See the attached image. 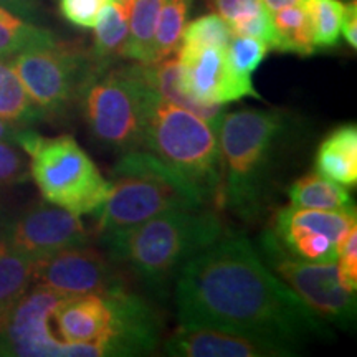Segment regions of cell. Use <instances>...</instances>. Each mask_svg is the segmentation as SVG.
<instances>
[{
	"label": "cell",
	"instance_id": "1",
	"mask_svg": "<svg viewBox=\"0 0 357 357\" xmlns=\"http://www.w3.org/2000/svg\"><path fill=\"white\" fill-rule=\"evenodd\" d=\"M176 305L182 328L240 334L278 346L289 357L311 339L331 336L242 235H223L181 268Z\"/></svg>",
	"mask_w": 357,
	"mask_h": 357
},
{
	"label": "cell",
	"instance_id": "2",
	"mask_svg": "<svg viewBox=\"0 0 357 357\" xmlns=\"http://www.w3.org/2000/svg\"><path fill=\"white\" fill-rule=\"evenodd\" d=\"M296 123L287 111L247 108L223 113L218 124L222 184L218 200L245 222L266 211Z\"/></svg>",
	"mask_w": 357,
	"mask_h": 357
},
{
	"label": "cell",
	"instance_id": "3",
	"mask_svg": "<svg viewBox=\"0 0 357 357\" xmlns=\"http://www.w3.org/2000/svg\"><path fill=\"white\" fill-rule=\"evenodd\" d=\"M223 235L217 213L195 208L164 212L101 243L111 261L128 266L151 293L164 296L181 268Z\"/></svg>",
	"mask_w": 357,
	"mask_h": 357
},
{
	"label": "cell",
	"instance_id": "4",
	"mask_svg": "<svg viewBox=\"0 0 357 357\" xmlns=\"http://www.w3.org/2000/svg\"><path fill=\"white\" fill-rule=\"evenodd\" d=\"M52 321L60 341L89 346L95 357L153 354L160 337L153 307L124 287L61 298Z\"/></svg>",
	"mask_w": 357,
	"mask_h": 357
},
{
	"label": "cell",
	"instance_id": "5",
	"mask_svg": "<svg viewBox=\"0 0 357 357\" xmlns=\"http://www.w3.org/2000/svg\"><path fill=\"white\" fill-rule=\"evenodd\" d=\"M109 194L98 212L101 242L169 211H195L205 202L184 178L144 149L121 154L109 176Z\"/></svg>",
	"mask_w": 357,
	"mask_h": 357
},
{
	"label": "cell",
	"instance_id": "6",
	"mask_svg": "<svg viewBox=\"0 0 357 357\" xmlns=\"http://www.w3.org/2000/svg\"><path fill=\"white\" fill-rule=\"evenodd\" d=\"M158 93L142 75L141 63L113 65L93 71L78 109L91 139L116 154L142 149L147 116Z\"/></svg>",
	"mask_w": 357,
	"mask_h": 357
},
{
	"label": "cell",
	"instance_id": "7",
	"mask_svg": "<svg viewBox=\"0 0 357 357\" xmlns=\"http://www.w3.org/2000/svg\"><path fill=\"white\" fill-rule=\"evenodd\" d=\"M142 149L184 178L205 204L218 199L220 146L215 129L200 116L155 95L147 116Z\"/></svg>",
	"mask_w": 357,
	"mask_h": 357
},
{
	"label": "cell",
	"instance_id": "8",
	"mask_svg": "<svg viewBox=\"0 0 357 357\" xmlns=\"http://www.w3.org/2000/svg\"><path fill=\"white\" fill-rule=\"evenodd\" d=\"M17 144L29 155L30 177L45 202L79 217L101 211L109 194V181L73 136L47 137L25 128Z\"/></svg>",
	"mask_w": 357,
	"mask_h": 357
},
{
	"label": "cell",
	"instance_id": "9",
	"mask_svg": "<svg viewBox=\"0 0 357 357\" xmlns=\"http://www.w3.org/2000/svg\"><path fill=\"white\" fill-rule=\"evenodd\" d=\"M10 63L43 119H61L78 108L84 84L96 70L89 50L58 40L22 52Z\"/></svg>",
	"mask_w": 357,
	"mask_h": 357
},
{
	"label": "cell",
	"instance_id": "10",
	"mask_svg": "<svg viewBox=\"0 0 357 357\" xmlns=\"http://www.w3.org/2000/svg\"><path fill=\"white\" fill-rule=\"evenodd\" d=\"M261 252L266 265L273 268L314 314L328 323L349 328L356 321V291L342 284L336 261L311 263L298 260L283 252L273 235H261Z\"/></svg>",
	"mask_w": 357,
	"mask_h": 357
},
{
	"label": "cell",
	"instance_id": "11",
	"mask_svg": "<svg viewBox=\"0 0 357 357\" xmlns=\"http://www.w3.org/2000/svg\"><path fill=\"white\" fill-rule=\"evenodd\" d=\"M60 294L32 287L0 321V354L19 357H95L89 346L68 344L52 333Z\"/></svg>",
	"mask_w": 357,
	"mask_h": 357
},
{
	"label": "cell",
	"instance_id": "12",
	"mask_svg": "<svg viewBox=\"0 0 357 357\" xmlns=\"http://www.w3.org/2000/svg\"><path fill=\"white\" fill-rule=\"evenodd\" d=\"M0 236L12 250L32 261L93 240L79 215L45 200L0 217Z\"/></svg>",
	"mask_w": 357,
	"mask_h": 357
},
{
	"label": "cell",
	"instance_id": "13",
	"mask_svg": "<svg viewBox=\"0 0 357 357\" xmlns=\"http://www.w3.org/2000/svg\"><path fill=\"white\" fill-rule=\"evenodd\" d=\"M60 296L106 293L124 287L108 255L91 243L71 247L33 261V284Z\"/></svg>",
	"mask_w": 357,
	"mask_h": 357
},
{
	"label": "cell",
	"instance_id": "14",
	"mask_svg": "<svg viewBox=\"0 0 357 357\" xmlns=\"http://www.w3.org/2000/svg\"><path fill=\"white\" fill-rule=\"evenodd\" d=\"M181 83L187 96L204 105L223 106L243 98L261 100L252 79H243L234 73L222 47H178Z\"/></svg>",
	"mask_w": 357,
	"mask_h": 357
},
{
	"label": "cell",
	"instance_id": "15",
	"mask_svg": "<svg viewBox=\"0 0 357 357\" xmlns=\"http://www.w3.org/2000/svg\"><path fill=\"white\" fill-rule=\"evenodd\" d=\"M174 357H289L284 349L257 339L205 328H178L164 344Z\"/></svg>",
	"mask_w": 357,
	"mask_h": 357
},
{
	"label": "cell",
	"instance_id": "16",
	"mask_svg": "<svg viewBox=\"0 0 357 357\" xmlns=\"http://www.w3.org/2000/svg\"><path fill=\"white\" fill-rule=\"evenodd\" d=\"M316 174L344 187L357 184V128L344 124L333 129L321 142L314 158Z\"/></svg>",
	"mask_w": 357,
	"mask_h": 357
},
{
	"label": "cell",
	"instance_id": "17",
	"mask_svg": "<svg viewBox=\"0 0 357 357\" xmlns=\"http://www.w3.org/2000/svg\"><path fill=\"white\" fill-rule=\"evenodd\" d=\"M141 68L147 84L160 98L200 116L204 121L211 124L212 129L218 131V124H220L223 116L222 106L204 105V102L195 101L194 98L185 95L181 83V63H178L177 56L164 58V60L155 61V63H141Z\"/></svg>",
	"mask_w": 357,
	"mask_h": 357
},
{
	"label": "cell",
	"instance_id": "18",
	"mask_svg": "<svg viewBox=\"0 0 357 357\" xmlns=\"http://www.w3.org/2000/svg\"><path fill=\"white\" fill-rule=\"evenodd\" d=\"M354 227H357L356 211L334 212L288 205V207H281L275 213L270 230L273 234H284V231H318V234L328 235L337 245H341L344 236Z\"/></svg>",
	"mask_w": 357,
	"mask_h": 357
},
{
	"label": "cell",
	"instance_id": "19",
	"mask_svg": "<svg viewBox=\"0 0 357 357\" xmlns=\"http://www.w3.org/2000/svg\"><path fill=\"white\" fill-rule=\"evenodd\" d=\"M134 0H111L95 25V42L89 55L98 71L108 70L121 60Z\"/></svg>",
	"mask_w": 357,
	"mask_h": 357
},
{
	"label": "cell",
	"instance_id": "20",
	"mask_svg": "<svg viewBox=\"0 0 357 357\" xmlns=\"http://www.w3.org/2000/svg\"><path fill=\"white\" fill-rule=\"evenodd\" d=\"M288 199L296 207L334 212L356 211L354 200L346 187L321 177L319 174H306L296 178L289 185Z\"/></svg>",
	"mask_w": 357,
	"mask_h": 357
},
{
	"label": "cell",
	"instance_id": "21",
	"mask_svg": "<svg viewBox=\"0 0 357 357\" xmlns=\"http://www.w3.org/2000/svg\"><path fill=\"white\" fill-rule=\"evenodd\" d=\"M276 33V52L311 56L316 53L311 20L303 3L270 12Z\"/></svg>",
	"mask_w": 357,
	"mask_h": 357
},
{
	"label": "cell",
	"instance_id": "22",
	"mask_svg": "<svg viewBox=\"0 0 357 357\" xmlns=\"http://www.w3.org/2000/svg\"><path fill=\"white\" fill-rule=\"evenodd\" d=\"M164 0H134L129 17V30L121 58L134 63H151V50L159 12Z\"/></svg>",
	"mask_w": 357,
	"mask_h": 357
},
{
	"label": "cell",
	"instance_id": "23",
	"mask_svg": "<svg viewBox=\"0 0 357 357\" xmlns=\"http://www.w3.org/2000/svg\"><path fill=\"white\" fill-rule=\"evenodd\" d=\"M33 284V261L12 250L0 236V321Z\"/></svg>",
	"mask_w": 357,
	"mask_h": 357
},
{
	"label": "cell",
	"instance_id": "24",
	"mask_svg": "<svg viewBox=\"0 0 357 357\" xmlns=\"http://www.w3.org/2000/svg\"><path fill=\"white\" fill-rule=\"evenodd\" d=\"M55 42L56 37L50 30L0 7V58L10 60L30 48L45 47Z\"/></svg>",
	"mask_w": 357,
	"mask_h": 357
},
{
	"label": "cell",
	"instance_id": "25",
	"mask_svg": "<svg viewBox=\"0 0 357 357\" xmlns=\"http://www.w3.org/2000/svg\"><path fill=\"white\" fill-rule=\"evenodd\" d=\"M0 118L26 128L43 121L42 113L26 95L10 60L3 58H0Z\"/></svg>",
	"mask_w": 357,
	"mask_h": 357
},
{
	"label": "cell",
	"instance_id": "26",
	"mask_svg": "<svg viewBox=\"0 0 357 357\" xmlns=\"http://www.w3.org/2000/svg\"><path fill=\"white\" fill-rule=\"evenodd\" d=\"M194 0H164L155 25L151 63L176 55Z\"/></svg>",
	"mask_w": 357,
	"mask_h": 357
},
{
	"label": "cell",
	"instance_id": "27",
	"mask_svg": "<svg viewBox=\"0 0 357 357\" xmlns=\"http://www.w3.org/2000/svg\"><path fill=\"white\" fill-rule=\"evenodd\" d=\"M311 20L312 42L318 48H334L341 38L346 3L341 0H301Z\"/></svg>",
	"mask_w": 357,
	"mask_h": 357
},
{
	"label": "cell",
	"instance_id": "28",
	"mask_svg": "<svg viewBox=\"0 0 357 357\" xmlns=\"http://www.w3.org/2000/svg\"><path fill=\"white\" fill-rule=\"evenodd\" d=\"M231 38L230 26L218 13H208L199 19L187 22L181 47L199 48V47H222L227 48Z\"/></svg>",
	"mask_w": 357,
	"mask_h": 357
},
{
	"label": "cell",
	"instance_id": "29",
	"mask_svg": "<svg viewBox=\"0 0 357 357\" xmlns=\"http://www.w3.org/2000/svg\"><path fill=\"white\" fill-rule=\"evenodd\" d=\"M270 48L260 40L243 35H231L227 45V60L235 75L243 79H252V75L263 63Z\"/></svg>",
	"mask_w": 357,
	"mask_h": 357
},
{
	"label": "cell",
	"instance_id": "30",
	"mask_svg": "<svg viewBox=\"0 0 357 357\" xmlns=\"http://www.w3.org/2000/svg\"><path fill=\"white\" fill-rule=\"evenodd\" d=\"M30 178L29 155L15 142L0 141V189L24 184Z\"/></svg>",
	"mask_w": 357,
	"mask_h": 357
},
{
	"label": "cell",
	"instance_id": "31",
	"mask_svg": "<svg viewBox=\"0 0 357 357\" xmlns=\"http://www.w3.org/2000/svg\"><path fill=\"white\" fill-rule=\"evenodd\" d=\"M111 0H58L61 17L79 29H95L98 19Z\"/></svg>",
	"mask_w": 357,
	"mask_h": 357
},
{
	"label": "cell",
	"instance_id": "32",
	"mask_svg": "<svg viewBox=\"0 0 357 357\" xmlns=\"http://www.w3.org/2000/svg\"><path fill=\"white\" fill-rule=\"evenodd\" d=\"M342 284L351 291L357 289V227L351 229L337 250L336 260Z\"/></svg>",
	"mask_w": 357,
	"mask_h": 357
},
{
	"label": "cell",
	"instance_id": "33",
	"mask_svg": "<svg viewBox=\"0 0 357 357\" xmlns=\"http://www.w3.org/2000/svg\"><path fill=\"white\" fill-rule=\"evenodd\" d=\"M211 6L229 26L268 10L263 0H211Z\"/></svg>",
	"mask_w": 357,
	"mask_h": 357
},
{
	"label": "cell",
	"instance_id": "34",
	"mask_svg": "<svg viewBox=\"0 0 357 357\" xmlns=\"http://www.w3.org/2000/svg\"><path fill=\"white\" fill-rule=\"evenodd\" d=\"M0 7L7 8L22 19H26L33 22L40 15L42 6H40V0H0Z\"/></svg>",
	"mask_w": 357,
	"mask_h": 357
},
{
	"label": "cell",
	"instance_id": "35",
	"mask_svg": "<svg viewBox=\"0 0 357 357\" xmlns=\"http://www.w3.org/2000/svg\"><path fill=\"white\" fill-rule=\"evenodd\" d=\"M341 33L344 35L347 45L351 48H357V3L356 0L346 3L344 17H342Z\"/></svg>",
	"mask_w": 357,
	"mask_h": 357
},
{
	"label": "cell",
	"instance_id": "36",
	"mask_svg": "<svg viewBox=\"0 0 357 357\" xmlns=\"http://www.w3.org/2000/svg\"><path fill=\"white\" fill-rule=\"evenodd\" d=\"M26 126H20V124L8 121L6 118H0V141H7V142H19L20 134L24 132V129Z\"/></svg>",
	"mask_w": 357,
	"mask_h": 357
},
{
	"label": "cell",
	"instance_id": "37",
	"mask_svg": "<svg viewBox=\"0 0 357 357\" xmlns=\"http://www.w3.org/2000/svg\"><path fill=\"white\" fill-rule=\"evenodd\" d=\"M265 7L270 12L280 10V8L288 7V6H294V3H301V0H263Z\"/></svg>",
	"mask_w": 357,
	"mask_h": 357
},
{
	"label": "cell",
	"instance_id": "38",
	"mask_svg": "<svg viewBox=\"0 0 357 357\" xmlns=\"http://www.w3.org/2000/svg\"><path fill=\"white\" fill-rule=\"evenodd\" d=\"M0 356H2V354H0Z\"/></svg>",
	"mask_w": 357,
	"mask_h": 357
}]
</instances>
